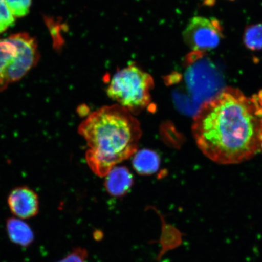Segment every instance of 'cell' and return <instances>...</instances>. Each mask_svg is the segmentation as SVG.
<instances>
[{
  "mask_svg": "<svg viewBox=\"0 0 262 262\" xmlns=\"http://www.w3.org/2000/svg\"><path fill=\"white\" fill-rule=\"evenodd\" d=\"M196 145L212 161L240 163L262 153V106L237 90L205 101L192 126Z\"/></svg>",
  "mask_w": 262,
  "mask_h": 262,
  "instance_id": "cell-1",
  "label": "cell"
},
{
  "mask_svg": "<svg viewBox=\"0 0 262 262\" xmlns=\"http://www.w3.org/2000/svg\"><path fill=\"white\" fill-rule=\"evenodd\" d=\"M78 132L87 143L88 165L95 174L103 178L135 155L142 136L139 121L117 104L90 114L78 126Z\"/></svg>",
  "mask_w": 262,
  "mask_h": 262,
  "instance_id": "cell-2",
  "label": "cell"
},
{
  "mask_svg": "<svg viewBox=\"0 0 262 262\" xmlns=\"http://www.w3.org/2000/svg\"><path fill=\"white\" fill-rule=\"evenodd\" d=\"M154 83L151 75L137 65L130 64L113 75L107 94L119 106L136 115L149 105Z\"/></svg>",
  "mask_w": 262,
  "mask_h": 262,
  "instance_id": "cell-3",
  "label": "cell"
},
{
  "mask_svg": "<svg viewBox=\"0 0 262 262\" xmlns=\"http://www.w3.org/2000/svg\"><path fill=\"white\" fill-rule=\"evenodd\" d=\"M37 42L26 33L0 39V92L21 79L38 63Z\"/></svg>",
  "mask_w": 262,
  "mask_h": 262,
  "instance_id": "cell-4",
  "label": "cell"
},
{
  "mask_svg": "<svg viewBox=\"0 0 262 262\" xmlns=\"http://www.w3.org/2000/svg\"><path fill=\"white\" fill-rule=\"evenodd\" d=\"M198 59H189V66L185 72V82L193 94L217 96L223 90L224 78L210 59L204 58L198 52Z\"/></svg>",
  "mask_w": 262,
  "mask_h": 262,
  "instance_id": "cell-5",
  "label": "cell"
},
{
  "mask_svg": "<svg viewBox=\"0 0 262 262\" xmlns=\"http://www.w3.org/2000/svg\"><path fill=\"white\" fill-rule=\"evenodd\" d=\"M222 34V28L217 19L196 16L189 19L183 37L193 52H204L217 48Z\"/></svg>",
  "mask_w": 262,
  "mask_h": 262,
  "instance_id": "cell-6",
  "label": "cell"
},
{
  "mask_svg": "<svg viewBox=\"0 0 262 262\" xmlns=\"http://www.w3.org/2000/svg\"><path fill=\"white\" fill-rule=\"evenodd\" d=\"M10 210L16 217L22 219L35 217L39 211L38 196L27 186L13 189L8 199Z\"/></svg>",
  "mask_w": 262,
  "mask_h": 262,
  "instance_id": "cell-7",
  "label": "cell"
},
{
  "mask_svg": "<svg viewBox=\"0 0 262 262\" xmlns=\"http://www.w3.org/2000/svg\"><path fill=\"white\" fill-rule=\"evenodd\" d=\"M133 182V176L128 169L116 166L106 176L105 186L111 195L122 196L129 191Z\"/></svg>",
  "mask_w": 262,
  "mask_h": 262,
  "instance_id": "cell-8",
  "label": "cell"
},
{
  "mask_svg": "<svg viewBox=\"0 0 262 262\" xmlns=\"http://www.w3.org/2000/svg\"><path fill=\"white\" fill-rule=\"evenodd\" d=\"M6 231L13 243L26 248L34 241L35 235L30 226L17 218H9L6 221Z\"/></svg>",
  "mask_w": 262,
  "mask_h": 262,
  "instance_id": "cell-9",
  "label": "cell"
},
{
  "mask_svg": "<svg viewBox=\"0 0 262 262\" xmlns=\"http://www.w3.org/2000/svg\"><path fill=\"white\" fill-rule=\"evenodd\" d=\"M162 221V233L159 241L161 250L156 257L160 261L168 251L178 248L182 243V232L172 225L167 224L162 215L159 214Z\"/></svg>",
  "mask_w": 262,
  "mask_h": 262,
  "instance_id": "cell-10",
  "label": "cell"
},
{
  "mask_svg": "<svg viewBox=\"0 0 262 262\" xmlns=\"http://www.w3.org/2000/svg\"><path fill=\"white\" fill-rule=\"evenodd\" d=\"M134 156L133 167L139 174L152 175L158 171L160 157L154 150L142 149L137 151Z\"/></svg>",
  "mask_w": 262,
  "mask_h": 262,
  "instance_id": "cell-11",
  "label": "cell"
},
{
  "mask_svg": "<svg viewBox=\"0 0 262 262\" xmlns=\"http://www.w3.org/2000/svg\"><path fill=\"white\" fill-rule=\"evenodd\" d=\"M244 43L251 51L262 50V24L252 25L246 28Z\"/></svg>",
  "mask_w": 262,
  "mask_h": 262,
  "instance_id": "cell-12",
  "label": "cell"
},
{
  "mask_svg": "<svg viewBox=\"0 0 262 262\" xmlns=\"http://www.w3.org/2000/svg\"><path fill=\"white\" fill-rule=\"evenodd\" d=\"M15 17L5 0H0V34L14 25Z\"/></svg>",
  "mask_w": 262,
  "mask_h": 262,
  "instance_id": "cell-13",
  "label": "cell"
},
{
  "mask_svg": "<svg viewBox=\"0 0 262 262\" xmlns=\"http://www.w3.org/2000/svg\"><path fill=\"white\" fill-rule=\"evenodd\" d=\"M15 17H23L28 15L31 5V0H5Z\"/></svg>",
  "mask_w": 262,
  "mask_h": 262,
  "instance_id": "cell-14",
  "label": "cell"
},
{
  "mask_svg": "<svg viewBox=\"0 0 262 262\" xmlns=\"http://www.w3.org/2000/svg\"><path fill=\"white\" fill-rule=\"evenodd\" d=\"M88 252L86 248H74L63 259L57 262H86Z\"/></svg>",
  "mask_w": 262,
  "mask_h": 262,
  "instance_id": "cell-15",
  "label": "cell"
},
{
  "mask_svg": "<svg viewBox=\"0 0 262 262\" xmlns=\"http://www.w3.org/2000/svg\"><path fill=\"white\" fill-rule=\"evenodd\" d=\"M93 237L97 242L102 241L104 237L103 232L100 230H96L94 232Z\"/></svg>",
  "mask_w": 262,
  "mask_h": 262,
  "instance_id": "cell-16",
  "label": "cell"
},
{
  "mask_svg": "<svg viewBox=\"0 0 262 262\" xmlns=\"http://www.w3.org/2000/svg\"><path fill=\"white\" fill-rule=\"evenodd\" d=\"M230 1H234V0H230Z\"/></svg>",
  "mask_w": 262,
  "mask_h": 262,
  "instance_id": "cell-17",
  "label": "cell"
}]
</instances>
